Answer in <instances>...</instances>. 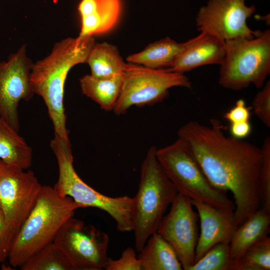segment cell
Masks as SVG:
<instances>
[{"label": "cell", "mask_w": 270, "mask_h": 270, "mask_svg": "<svg viewBox=\"0 0 270 270\" xmlns=\"http://www.w3.org/2000/svg\"><path fill=\"white\" fill-rule=\"evenodd\" d=\"M270 214L260 208L236 230L230 243V258L241 257L255 242L270 232Z\"/></svg>", "instance_id": "2e32d148"}, {"label": "cell", "mask_w": 270, "mask_h": 270, "mask_svg": "<svg viewBox=\"0 0 270 270\" xmlns=\"http://www.w3.org/2000/svg\"><path fill=\"white\" fill-rule=\"evenodd\" d=\"M50 147L56 158L58 177L53 188L62 196L71 198L80 208H95L108 212L122 232L133 230L134 198L128 196L110 197L84 182L76 172L70 140L54 136Z\"/></svg>", "instance_id": "5b68a950"}, {"label": "cell", "mask_w": 270, "mask_h": 270, "mask_svg": "<svg viewBox=\"0 0 270 270\" xmlns=\"http://www.w3.org/2000/svg\"><path fill=\"white\" fill-rule=\"evenodd\" d=\"M86 62L90 68V74L98 78L122 74L126 66L116 47L106 42L94 44Z\"/></svg>", "instance_id": "7402d4cb"}, {"label": "cell", "mask_w": 270, "mask_h": 270, "mask_svg": "<svg viewBox=\"0 0 270 270\" xmlns=\"http://www.w3.org/2000/svg\"><path fill=\"white\" fill-rule=\"evenodd\" d=\"M123 74L108 78L86 74L80 79L82 93L106 111L112 110L120 94Z\"/></svg>", "instance_id": "d6986e66"}, {"label": "cell", "mask_w": 270, "mask_h": 270, "mask_svg": "<svg viewBox=\"0 0 270 270\" xmlns=\"http://www.w3.org/2000/svg\"><path fill=\"white\" fill-rule=\"evenodd\" d=\"M230 244L219 243L211 248L188 270H229Z\"/></svg>", "instance_id": "d4e9b609"}, {"label": "cell", "mask_w": 270, "mask_h": 270, "mask_svg": "<svg viewBox=\"0 0 270 270\" xmlns=\"http://www.w3.org/2000/svg\"><path fill=\"white\" fill-rule=\"evenodd\" d=\"M156 156L178 192L191 200L219 208L234 210V204L226 192L214 188L210 182L186 140L178 136L172 144L157 148Z\"/></svg>", "instance_id": "8992f818"}, {"label": "cell", "mask_w": 270, "mask_h": 270, "mask_svg": "<svg viewBox=\"0 0 270 270\" xmlns=\"http://www.w3.org/2000/svg\"><path fill=\"white\" fill-rule=\"evenodd\" d=\"M120 10V0H97L94 12L80 16L81 28L78 36H93L108 32L118 22Z\"/></svg>", "instance_id": "44dd1931"}, {"label": "cell", "mask_w": 270, "mask_h": 270, "mask_svg": "<svg viewBox=\"0 0 270 270\" xmlns=\"http://www.w3.org/2000/svg\"><path fill=\"white\" fill-rule=\"evenodd\" d=\"M95 44L93 36L67 38L56 42L50 53L33 63L30 81L34 94L42 97L52 122L54 136L68 140L64 104V84L74 66L86 62Z\"/></svg>", "instance_id": "7a4b0ae2"}, {"label": "cell", "mask_w": 270, "mask_h": 270, "mask_svg": "<svg viewBox=\"0 0 270 270\" xmlns=\"http://www.w3.org/2000/svg\"><path fill=\"white\" fill-rule=\"evenodd\" d=\"M34 173L0 160V262L8 260L13 241L32 208L42 187Z\"/></svg>", "instance_id": "52a82bcc"}, {"label": "cell", "mask_w": 270, "mask_h": 270, "mask_svg": "<svg viewBox=\"0 0 270 270\" xmlns=\"http://www.w3.org/2000/svg\"><path fill=\"white\" fill-rule=\"evenodd\" d=\"M106 270H142L140 261L136 255L135 250L128 248L122 253L118 260L108 258Z\"/></svg>", "instance_id": "83f0119b"}, {"label": "cell", "mask_w": 270, "mask_h": 270, "mask_svg": "<svg viewBox=\"0 0 270 270\" xmlns=\"http://www.w3.org/2000/svg\"><path fill=\"white\" fill-rule=\"evenodd\" d=\"M171 204L156 232L172 246L182 269L188 270L194 262L198 214L194 210L190 199L180 192Z\"/></svg>", "instance_id": "4fadbf2b"}, {"label": "cell", "mask_w": 270, "mask_h": 270, "mask_svg": "<svg viewBox=\"0 0 270 270\" xmlns=\"http://www.w3.org/2000/svg\"><path fill=\"white\" fill-rule=\"evenodd\" d=\"M250 108L242 99L238 100L234 106L224 114V118L230 124H239L250 122Z\"/></svg>", "instance_id": "f1b7e54d"}, {"label": "cell", "mask_w": 270, "mask_h": 270, "mask_svg": "<svg viewBox=\"0 0 270 270\" xmlns=\"http://www.w3.org/2000/svg\"><path fill=\"white\" fill-rule=\"evenodd\" d=\"M21 270H74L66 253L53 242L30 256Z\"/></svg>", "instance_id": "603a6c76"}, {"label": "cell", "mask_w": 270, "mask_h": 270, "mask_svg": "<svg viewBox=\"0 0 270 270\" xmlns=\"http://www.w3.org/2000/svg\"><path fill=\"white\" fill-rule=\"evenodd\" d=\"M4 224V216L2 210L0 206V232Z\"/></svg>", "instance_id": "4dcf8cb0"}, {"label": "cell", "mask_w": 270, "mask_h": 270, "mask_svg": "<svg viewBox=\"0 0 270 270\" xmlns=\"http://www.w3.org/2000/svg\"><path fill=\"white\" fill-rule=\"evenodd\" d=\"M252 132V126L250 122L239 124H230V136L239 139H244L250 135Z\"/></svg>", "instance_id": "f546056e"}, {"label": "cell", "mask_w": 270, "mask_h": 270, "mask_svg": "<svg viewBox=\"0 0 270 270\" xmlns=\"http://www.w3.org/2000/svg\"><path fill=\"white\" fill-rule=\"evenodd\" d=\"M109 236L72 216L62 226L53 242L66 253L74 270H105Z\"/></svg>", "instance_id": "30bf717a"}, {"label": "cell", "mask_w": 270, "mask_h": 270, "mask_svg": "<svg viewBox=\"0 0 270 270\" xmlns=\"http://www.w3.org/2000/svg\"><path fill=\"white\" fill-rule=\"evenodd\" d=\"M18 132L0 118V160L27 170L32 165V151Z\"/></svg>", "instance_id": "ffe728a7"}, {"label": "cell", "mask_w": 270, "mask_h": 270, "mask_svg": "<svg viewBox=\"0 0 270 270\" xmlns=\"http://www.w3.org/2000/svg\"><path fill=\"white\" fill-rule=\"evenodd\" d=\"M186 42L178 43L166 38L148 45L143 50L129 56L126 60L132 63L153 69L168 68L182 51Z\"/></svg>", "instance_id": "ac0fdd59"}, {"label": "cell", "mask_w": 270, "mask_h": 270, "mask_svg": "<svg viewBox=\"0 0 270 270\" xmlns=\"http://www.w3.org/2000/svg\"><path fill=\"white\" fill-rule=\"evenodd\" d=\"M246 0H208L202 6L196 18L198 31L214 36L225 42L238 38H254L261 34L260 30H251L246 20L256 11Z\"/></svg>", "instance_id": "8fae6325"}, {"label": "cell", "mask_w": 270, "mask_h": 270, "mask_svg": "<svg viewBox=\"0 0 270 270\" xmlns=\"http://www.w3.org/2000/svg\"><path fill=\"white\" fill-rule=\"evenodd\" d=\"M262 160L260 172L262 208L270 214V137L266 136L261 147Z\"/></svg>", "instance_id": "484cf974"}, {"label": "cell", "mask_w": 270, "mask_h": 270, "mask_svg": "<svg viewBox=\"0 0 270 270\" xmlns=\"http://www.w3.org/2000/svg\"><path fill=\"white\" fill-rule=\"evenodd\" d=\"M224 128L216 118L210 119L209 126L190 121L180 128L178 134L188 142L211 184L232 194L234 219L239 226L261 206L262 150L243 139L226 136Z\"/></svg>", "instance_id": "6da1fadb"}, {"label": "cell", "mask_w": 270, "mask_h": 270, "mask_svg": "<svg viewBox=\"0 0 270 270\" xmlns=\"http://www.w3.org/2000/svg\"><path fill=\"white\" fill-rule=\"evenodd\" d=\"M255 96L252 108L256 116L267 127H270V80Z\"/></svg>", "instance_id": "4316f807"}, {"label": "cell", "mask_w": 270, "mask_h": 270, "mask_svg": "<svg viewBox=\"0 0 270 270\" xmlns=\"http://www.w3.org/2000/svg\"><path fill=\"white\" fill-rule=\"evenodd\" d=\"M138 258L142 270H182L172 246L157 232L148 238Z\"/></svg>", "instance_id": "e0dca14e"}, {"label": "cell", "mask_w": 270, "mask_h": 270, "mask_svg": "<svg viewBox=\"0 0 270 270\" xmlns=\"http://www.w3.org/2000/svg\"><path fill=\"white\" fill-rule=\"evenodd\" d=\"M26 45L0 62V118L19 131V102L32 99L34 93L30 72L33 64L28 56Z\"/></svg>", "instance_id": "7c38bea8"}, {"label": "cell", "mask_w": 270, "mask_h": 270, "mask_svg": "<svg viewBox=\"0 0 270 270\" xmlns=\"http://www.w3.org/2000/svg\"><path fill=\"white\" fill-rule=\"evenodd\" d=\"M151 146L142 164L138 190L134 198L133 231L135 249L140 252L158 227L178 191L166 176Z\"/></svg>", "instance_id": "277c9868"}, {"label": "cell", "mask_w": 270, "mask_h": 270, "mask_svg": "<svg viewBox=\"0 0 270 270\" xmlns=\"http://www.w3.org/2000/svg\"><path fill=\"white\" fill-rule=\"evenodd\" d=\"M225 56L220 64L219 84L239 90L252 84L262 88L270 73V30L252 39L225 41Z\"/></svg>", "instance_id": "ba28073f"}, {"label": "cell", "mask_w": 270, "mask_h": 270, "mask_svg": "<svg viewBox=\"0 0 270 270\" xmlns=\"http://www.w3.org/2000/svg\"><path fill=\"white\" fill-rule=\"evenodd\" d=\"M270 238L253 244L240 258L230 260L229 270H270Z\"/></svg>", "instance_id": "cb8c5ba5"}, {"label": "cell", "mask_w": 270, "mask_h": 270, "mask_svg": "<svg viewBox=\"0 0 270 270\" xmlns=\"http://www.w3.org/2000/svg\"><path fill=\"white\" fill-rule=\"evenodd\" d=\"M174 86L192 88V82L184 74L128 62L126 64L122 90L112 110L120 115L132 106L159 102L166 96L168 90Z\"/></svg>", "instance_id": "9c48e42d"}, {"label": "cell", "mask_w": 270, "mask_h": 270, "mask_svg": "<svg viewBox=\"0 0 270 270\" xmlns=\"http://www.w3.org/2000/svg\"><path fill=\"white\" fill-rule=\"evenodd\" d=\"M191 202L197 210L200 222V234L195 250V262L214 245L219 243L230 244L238 226L234 210L219 208L196 200H191Z\"/></svg>", "instance_id": "5bb4252c"}, {"label": "cell", "mask_w": 270, "mask_h": 270, "mask_svg": "<svg viewBox=\"0 0 270 270\" xmlns=\"http://www.w3.org/2000/svg\"><path fill=\"white\" fill-rule=\"evenodd\" d=\"M225 42L204 32L189 40L176 60L168 68L178 73L207 64H220L225 56Z\"/></svg>", "instance_id": "9a60e30c"}, {"label": "cell", "mask_w": 270, "mask_h": 270, "mask_svg": "<svg viewBox=\"0 0 270 270\" xmlns=\"http://www.w3.org/2000/svg\"><path fill=\"white\" fill-rule=\"evenodd\" d=\"M78 208L71 198L60 196L53 187L42 186L10 246V264L20 268L32 254L52 242L62 226Z\"/></svg>", "instance_id": "3957f363"}]
</instances>
